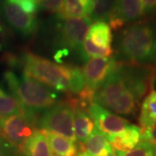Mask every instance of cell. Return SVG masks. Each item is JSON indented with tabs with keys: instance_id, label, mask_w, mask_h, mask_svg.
Segmentation results:
<instances>
[{
	"instance_id": "6da1fadb",
	"label": "cell",
	"mask_w": 156,
	"mask_h": 156,
	"mask_svg": "<svg viewBox=\"0 0 156 156\" xmlns=\"http://www.w3.org/2000/svg\"><path fill=\"white\" fill-rule=\"evenodd\" d=\"M154 76L155 69L150 65L117 63L114 72L95 91L94 101L118 114L132 115Z\"/></svg>"
},
{
	"instance_id": "7a4b0ae2",
	"label": "cell",
	"mask_w": 156,
	"mask_h": 156,
	"mask_svg": "<svg viewBox=\"0 0 156 156\" xmlns=\"http://www.w3.org/2000/svg\"><path fill=\"white\" fill-rule=\"evenodd\" d=\"M24 73L57 91L80 94L85 89L82 70L76 67L55 63L33 54L23 56Z\"/></svg>"
},
{
	"instance_id": "3957f363",
	"label": "cell",
	"mask_w": 156,
	"mask_h": 156,
	"mask_svg": "<svg viewBox=\"0 0 156 156\" xmlns=\"http://www.w3.org/2000/svg\"><path fill=\"white\" fill-rule=\"evenodd\" d=\"M5 80L11 95L23 107L29 115L37 111H45L55 105L57 94L37 80L23 73L21 76L11 70L5 73Z\"/></svg>"
},
{
	"instance_id": "277c9868",
	"label": "cell",
	"mask_w": 156,
	"mask_h": 156,
	"mask_svg": "<svg viewBox=\"0 0 156 156\" xmlns=\"http://www.w3.org/2000/svg\"><path fill=\"white\" fill-rule=\"evenodd\" d=\"M118 48L128 61L136 63L149 62L156 54L155 30L148 23H134L120 34Z\"/></svg>"
},
{
	"instance_id": "5b68a950",
	"label": "cell",
	"mask_w": 156,
	"mask_h": 156,
	"mask_svg": "<svg viewBox=\"0 0 156 156\" xmlns=\"http://www.w3.org/2000/svg\"><path fill=\"white\" fill-rule=\"evenodd\" d=\"M76 101L61 102L46 109L37 122L42 130L61 135L75 141L74 118Z\"/></svg>"
},
{
	"instance_id": "8992f818",
	"label": "cell",
	"mask_w": 156,
	"mask_h": 156,
	"mask_svg": "<svg viewBox=\"0 0 156 156\" xmlns=\"http://www.w3.org/2000/svg\"><path fill=\"white\" fill-rule=\"evenodd\" d=\"M36 129L35 119L31 115L0 117V133L2 136L19 149H22Z\"/></svg>"
},
{
	"instance_id": "52a82bcc",
	"label": "cell",
	"mask_w": 156,
	"mask_h": 156,
	"mask_svg": "<svg viewBox=\"0 0 156 156\" xmlns=\"http://www.w3.org/2000/svg\"><path fill=\"white\" fill-rule=\"evenodd\" d=\"M91 24L92 19L89 17L63 19L60 28L61 44L66 50H80L83 53V42Z\"/></svg>"
},
{
	"instance_id": "ba28073f",
	"label": "cell",
	"mask_w": 156,
	"mask_h": 156,
	"mask_svg": "<svg viewBox=\"0 0 156 156\" xmlns=\"http://www.w3.org/2000/svg\"><path fill=\"white\" fill-rule=\"evenodd\" d=\"M116 66L117 62L111 56L89 59L82 70L85 88L95 92L106 82Z\"/></svg>"
},
{
	"instance_id": "9c48e42d",
	"label": "cell",
	"mask_w": 156,
	"mask_h": 156,
	"mask_svg": "<svg viewBox=\"0 0 156 156\" xmlns=\"http://www.w3.org/2000/svg\"><path fill=\"white\" fill-rule=\"evenodd\" d=\"M88 109L95 122V127L106 136L107 139L119 134L130 124L122 117L113 114L95 101L89 104Z\"/></svg>"
},
{
	"instance_id": "30bf717a",
	"label": "cell",
	"mask_w": 156,
	"mask_h": 156,
	"mask_svg": "<svg viewBox=\"0 0 156 156\" xmlns=\"http://www.w3.org/2000/svg\"><path fill=\"white\" fill-rule=\"evenodd\" d=\"M145 12L142 0H115L109 22L113 28L117 29L124 23L138 20Z\"/></svg>"
},
{
	"instance_id": "8fae6325",
	"label": "cell",
	"mask_w": 156,
	"mask_h": 156,
	"mask_svg": "<svg viewBox=\"0 0 156 156\" xmlns=\"http://www.w3.org/2000/svg\"><path fill=\"white\" fill-rule=\"evenodd\" d=\"M3 10L7 22L17 32L23 36H30L37 29L35 16H31L11 0H5Z\"/></svg>"
},
{
	"instance_id": "7c38bea8",
	"label": "cell",
	"mask_w": 156,
	"mask_h": 156,
	"mask_svg": "<svg viewBox=\"0 0 156 156\" xmlns=\"http://www.w3.org/2000/svg\"><path fill=\"white\" fill-rule=\"evenodd\" d=\"M141 134V128L133 124H129L122 132L107 140L115 150L128 152L132 150L140 142Z\"/></svg>"
},
{
	"instance_id": "4fadbf2b",
	"label": "cell",
	"mask_w": 156,
	"mask_h": 156,
	"mask_svg": "<svg viewBox=\"0 0 156 156\" xmlns=\"http://www.w3.org/2000/svg\"><path fill=\"white\" fill-rule=\"evenodd\" d=\"M95 124L89 111L76 101L75 107L74 133L76 140L84 144L95 129Z\"/></svg>"
},
{
	"instance_id": "5bb4252c",
	"label": "cell",
	"mask_w": 156,
	"mask_h": 156,
	"mask_svg": "<svg viewBox=\"0 0 156 156\" xmlns=\"http://www.w3.org/2000/svg\"><path fill=\"white\" fill-rule=\"evenodd\" d=\"M92 11V0H62L58 14L62 19L72 17H90Z\"/></svg>"
},
{
	"instance_id": "9a60e30c",
	"label": "cell",
	"mask_w": 156,
	"mask_h": 156,
	"mask_svg": "<svg viewBox=\"0 0 156 156\" xmlns=\"http://www.w3.org/2000/svg\"><path fill=\"white\" fill-rule=\"evenodd\" d=\"M23 156H51V148L42 130L36 129L23 147Z\"/></svg>"
},
{
	"instance_id": "2e32d148",
	"label": "cell",
	"mask_w": 156,
	"mask_h": 156,
	"mask_svg": "<svg viewBox=\"0 0 156 156\" xmlns=\"http://www.w3.org/2000/svg\"><path fill=\"white\" fill-rule=\"evenodd\" d=\"M86 37L98 47L111 48L113 39L111 28L104 21H95L92 23Z\"/></svg>"
},
{
	"instance_id": "e0dca14e",
	"label": "cell",
	"mask_w": 156,
	"mask_h": 156,
	"mask_svg": "<svg viewBox=\"0 0 156 156\" xmlns=\"http://www.w3.org/2000/svg\"><path fill=\"white\" fill-rule=\"evenodd\" d=\"M42 130V129H41ZM50 146V148L58 155L76 156L77 147L73 140L62 137L61 135L53 134L51 132L42 130Z\"/></svg>"
},
{
	"instance_id": "ac0fdd59",
	"label": "cell",
	"mask_w": 156,
	"mask_h": 156,
	"mask_svg": "<svg viewBox=\"0 0 156 156\" xmlns=\"http://www.w3.org/2000/svg\"><path fill=\"white\" fill-rule=\"evenodd\" d=\"M86 152L92 156H107L112 150L106 136L95 127L89 139L84 143Z\"/></svg>"
},
{
	"instance_id": "d6986e66",
	"label": "cell",
	"mask_w": 156,
	"mask_h": 156,
	"mask_svg": "<svg viewBox=\"0 0 156 156\" xmlns=\"http://www.w3.org/2000/svg\"><path fill=\"white\" fill-rule=\"evenodd\" d=\"M140 125L143 129L156 124V91L153 90L147 95L141 105L139 116Z\"/></svg>"
},
{
	"instance_id": "ffe728a7",
	"label": "cell",
	"mask_w": 156,
	"mask_h": 156,
	"mask_svg": "<svg viewBox=\"0 0 156 156\" xmlns=\"http://www.w3.org/2000/svg\"><path fill=\"white\" fill-rule=\"evenodd\" d=\"M24 114L29 115L14 96L0 86V117Z\"/></svg>"
},
{
	"instance_id": "44dd1931",
	"label": "cell",
	"mask_w": 156,
	"mask_h": 156,
	"mask_svg": "<svg viewBox=\"0 0 156 156\" xmlns=\"http://www.w3.org/2000/svg\"><path fill=\"white\" fill-rule=\"evenodd\" d=\"M115 0H92L93 11L90 18L95 21H105L109 19Z\"/></svg>"
},
{
	"instance_id": "7402d4cb",
	"label": "cell",
	"mask_w": 156,
	"mask_h": 156,
	"mask_svg": "<svg viewBox=\"0 0 156 156\" xmlns=\"http://www.w3.org/2000/svg\"><path fill=\"white\" fill-rule=\"evenodd\" d=\"M116 156H156V148L147 141H140L132 150L128 152L115 150Z\"/></svg>"
},
{
	"instance_id": "603a6c76",
	"label": "cell",
	"mask_w": 156,
	"mask_h": 156,
	"mask_svg": "<svg viewBox=\"0 0 156 156\" xmlns=\"http://www.w3.org/2000/svg\"><path fill=\"white\" fill-rule=\"evenodd\" d=\"M83 53L85 56L95 58V57H110L113 53L112 48H101L94 44L87 37L83 42Z\"/></svg>"
},
{
	"instance_id": "cb8c5ba5",
	"label": "cell",
	"mask_w": 156,
	"mask_h": 156,
	"mask_svg": "<svg viewBox=\"0 0 156 156\" xmlns=\"http://www.w3.org/2000/svg\"><path fill=\"white\" fill-rule=\"evenodd\" d=\"M31 16H35L40 7L39 0H11Z\"/></svg>"
},
{
	"instance_id": "d4e9b609",
	"label": "cell",
	"mask_w": 156,
	"mask_h": 156,
	"mask_svg": "<svg viewBox=\"0 0 156 156\" xmlns=\"http://www.w3.org/2000/svg\"><path fill=\"white\" fill-rule=\"evenodd\" d=\"M0 156H19V148L0 136Z\"/></svg>"
},
{
	"instance_id": "484cf974",
	"label": "cell",
	"mask_w": 156,
	"mask_h": 156,
	"mask_svg": "<svg viewBox=\"0 0 156 156\" xmlns=\"http://www.w3.org/2000/svg\"><path fill=\"white\" fill-rule=\"evenodd\" d=\"M62 0H39L40 7L48 11H59L62 6Z\"/></svg>"
},
{
	"instance_id": "4316f807",
	"label": "cell",
	"mask_w": 156,
	"mask_h": 156,
	"mask_svg": "<svg viewBox=\"0 0 156 156\" xmlns=\"http://www.w3.org/2000/svg\"><path fill=\"white\" fill-rule=\"evenodd\" d=\"M141 139L144 141L148 142L156 148V124L150 128H145L142 130Z\"/></svg>"
},
{
	"instance_id": "83f0119b",
	"label": "cell",
	"mask_w": 156,
	"mask_h": 156,
	"mask_svg": "<svg viewBox=\"0 0 156 156\" xmlns=\"http://www.w3.org/2000/svg\"><path fill=\"white\" fill-rule=\"evenodd\" d=\"M7 44V36H6L5 30L2 23L0 22V51L4 50Z\"/></svg>"
},
{
	"instance_id": "f1b7e54d",
	"label": "cell",
	"mask_w": 156,
	"mask_h": 156,
	"mask_svg": "<svg viewBox=\"0 0 156 156\" xmlns=\"http://www.w3.org/2000/svg\"><path fill=\"white\" fill-rule=\"evenodd\" d=\"M145 11H152L156 10V0H142Z\"/></svg>"
},
{
	"instance_id": "f546056e",
	"label": "cell",
	"mask_w": 156,
	"mask_h": 156,
	"mask_svg": "<svg viewBox=\"0 0 156 156\" xmlns=\"http://www.w3.org/2000/svg\"><path fill=\"white\" fill-rule=\"evenodd\" d=\"M78 156H92V155H91V154H88V153L85 151V152H82L81 154H79Z\"/></svg>"
},
{
	"instance_id": "4dcf8cb0",
	"label": "cell",
	"mask_w": 156,
	"mask_h": 156,
	"mask_svg": "<svg viewBox=\"0 0 156 156\" xmlns=\"http://www.w3.org/2000/svg\"><path fill=\"white\" fill-rule=\"evenodd\" d=\"M107 156H116V155H115V151L113 150V148H112V150L109 152V154H108Z\"/></svg>"
},
{
	"instance_id": "1f68e13d",
	"label": "cell",
	"mask_w": 156,
	"mask_h": 156,
	"mask_svg": "<svg viewBox=\"0 0 156 156\" xmlns=\"http://www.w3.org/2000/svg\"><path fill=\"white\" fill-rule=\"evenodd\" d=\"M52 156H62V155H58V154H55V155H52Z\"/></svg>"
},
{
	"instance_id": "d6a6232c",
	"label": "cell",
	"mask_w": 156,
	"mask_h": 156,
	"mask_svg": "<svg viewBox=\"0 0 156 156\" xmlns=\"http://www.w3.org/2000/svg\"></svg>"
}]
</instances>
